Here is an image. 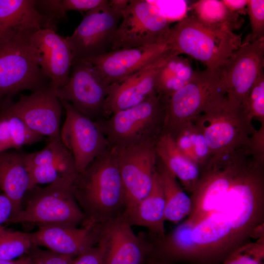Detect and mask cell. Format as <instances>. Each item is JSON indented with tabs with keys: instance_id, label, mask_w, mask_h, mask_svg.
<instances>
[{
	"instance_id": "6da1fadb",
	"label": "cell",
	"mask_w": 264,
	"mask_h": 264,
	"mask_svg": "<svg viewBox=\"0 0 264 264\" xmlns=\"http://www.w3.org/2000/svg\"><path fill=\"white\" fill-rule=\"evenodd\" d=\"M264 163L246 156L225 197L198 221L184 220L166 238L178 264H221L249 238L264 236Z\"/></svg>"
},
{
	"instance_id": "7a4b0ae2",
	"label": "cell",
	"mask_w": 264,
	"mask_h": 264,
	"mask_svg": "<svg viewBox=\"0 0 264 264\" xmlns=\"http://www.w3.org/2000/svg\"><path fill=\"white\" fill-rule=\"evenodd\" d=\"M72 191L85 215L84 223L100 225L123 215L126 197L113 148L110 147L77 174Z\"/></svg>"
},
{
	"instance_id": "3957f363",
	"label": "cell",
	"mask_w": 264,
	"mask_h": 264,
	"mask_svg": "<svg viewBox=\"0 0 264 264\" xmlns=\"http://www.w3.org/2000/svg\"><path fill=\"white\" fill-rule=\"evenodd\" d=\"M242 43L241 36L229 28L206 23L195 15L186 16L171 27L167 44L217 72Z\"/></svg>"
},
{
	"instance_id": "277c9868",
	"label": "cell",
	"mask_w": 264,
	"mask_h": 264,
	"mask_svg": "<svg viewBox=\"0 0 264 264\" xmlns=\"http://www.w3.org/2000/svg\"><path fill=\"white\" fill-rule=\"evenodd\" d=\"M34 32L20 33L0 42V111L11 105L20 92L53 87L39 66L32 40Z\"/></svg>"
},
{
	"instance_id": "5b68a950",
	"label": "cell",
	"mask_w": 264,
	"mask_h": 264,
	"mask_svg": "<svg viewBox=\"0 0 264 264\" xmlns=\"http://www.w3.org/2000/svg\"><path fill=\"white\" fill-rule=\"evenodd\" d=\"M168 98L155 92L141 103L96 122L110 146L118 149L156 142L163 132Z\"/></svg>"
},
{
	"instance_id": "8992f818",
	"label": "cell",
	"mask_w": 264,
	"mask_h": 264,
	"mask_svg": "<svg viewBox=\"0 0 264 264\" xmlns=\"http://www.w3.org/2000/svg\"><path fill=\"white\" fill-rule=\"evenodd\" d=\"M76 175L61 176L45 187L36 186L29 190L24 197H26L24 207H22L7 222L74 227L84 224L85 215L72 191V183Z\"/></svg>"
},
{
	"instance_id": "52a82bcc",
	"label": "cell",
	"mask_w": 264,
	"mask_h": 264,
	"mask_svg": "<svg viewBox=\"0 0 264 264\" xmlns=\"http://www.w3.org/2000/svg\"><path fill=\"white\" fill-rule=\"evenodd\" d=\"M226 100L217 72L207 68L195 71L185 86L168 98L163 132L173 136L183 125Z\"/></svg>"
},
{
	"instance_id": "ba28073f",
	"label": "cell",
	"mask_w": 264,
	"mask_h": 264,
	"mask_svg": "<svg viewBox=\"0 0 264 264\" xmlns=\"http://www.w3.org/2000/svg\"><path fill=\"white\" fill-rule=\"evenodd\" d=\"M128 1L106 0L86 13L73 33L65 38L74 59H89L111 51L122 10Z\"/></svg>"
},
{
	"instance_id": "9c48e42d",
	"label": "cell",
	"mask_w": 264,
	"mask_h": 264,
	"mask_svg": "<svg viewBox=\"0 0 264 264\" xmlns=\"http://www.w3.org/2000/svg\"><path fill=\"white\" fill-rule=\"evenodd\" d=\"M194 121L203 133L212 155L246 147L257 152L258 130L242 110H233L225 103Z\"/></svg>"
},
{
	"instance_id": "30bf717a",
	"label": "cell",
	"mask_w": 264,
	"mask_h": 264,
	"mask_svg": "<svg viewBox=\"0 0 264 264\" xmlns=\"http://www.w3.org/2000/svg\"><path fill=\"white\" fill-rule=\"evenodd\" d=\"M170 22L151 1L129 0L122 10L111 51L167 43Z\"/></svg>"
},
{
	"instance_id": "8fae6325",
	"label": "cell",
	"mask_w": 264,
	"mask_h": 264,
	"mask_svg": "<svg viewBox=\"0 0 264 264\" xmlns=\"http://www.w3.org/2000/svg\"><path fill=\"white\" fill-rule=\"evenodd\" d=\"M264 37L254 41L247 39L216 72L230 108L242 109L249 92L259 76L264 72Z\"/></svg>"
},
{
	"instance_id": "7c38bea8",
	"label": "cell",
	"mask_w": 264,
	"mask_h": 264,
	"mask_svg": "<svg viewBox=\"0 0 264 264\" xmlns=\"http://www.w3.org/2000/svg\"><path fill=\"white\" fill-rule=\"evenodd\" d=\"M110 87L91 63L74 59L68 82L57 89L56 95L61 101L68 102L77 111L97 122L105 118Z\"/></svg>"
},
{
	"instance_id": "4fadbf2b",
	"label": "cell",
	"mask_w": 264,
	"mask_h": 264,
	"mask_svg": "<svg viewBox=\"0 0 264 264\" xmlns=\"http://www.w3.org/2000/svg\"><path fill=\"white\" fill-rule=\"evenodd\" d=\"M155 142L114 149L126 200V209L145 198L152 190L156 173Z\"/></svg>"
},
{
	"instance_id": "5bb4252c",
	"label": "cell",
	"mask_w": 264,
	"mask_h": 264,
	"mask_svg": "<svg viewBox=\"0 0 264 264\" xmlns=\"http://www.w3.org/2000/svg\"><path fill=\"white\" fill-rule=\"evenodd\" d=\"M61 102L65 110L66 119L61 128L60 138L73 156L78 173H81L110 147L96 121L68 102Z\"/></svg>"
},
{
	"instance_id": "9a60e30c",
	"label": "cell",
	"mask_w": 264,
	"mask_h": 264,
	"mask_svg": "<svg viewBox=\"0 0 264 264\" xmlns=\"http://www.w3.org/2000/svg\"><path fill=\"white\" fill-rule=\"evenodd\" d=\"M57 89L50 87L22 95L8 107L33 132L48 141L61 139L60 121L63 105L56 95Z\"/></svg>"
},
{
	"instance_id": "2e32d148",
	"label": "cell",
	"mask_w": 264,
	"mask_h": 264,
	"mask_svg": "<svg viewBox=\"0 0 264 264\" xmlns=\"http://www.w3.org/2000/svg\"><path fill=\"white\" fill-rule=\"evenodd\" d=\"M104 242V264H143L151 250L147 237L136 235L123 215L99 225Z\"/></svg>"
},
{
	"instance_id": "e0dca14e",
	"label": "cell",
	"mask_w": 264,
	"mask_h": 264,
	"mask_svg": "<svg viewBox=\"0 0 264 264\" xmlns=\"http://www.w3.org/2000/svg\"><path fill=\"white\" fill-rule=\"evenodd\" d=\"M169 49L167 43H157L111 50L85 60L91 63L110 85L156 61Z\"/></svg>"
},
{
	"instance_id": "ac0fdd59",
	"label": "cell",
	"mask_w": 264,
	"mask_h": 264,
	"mask_svg": "<svg viewBox=\"0 0 264 264\" xmlns=\"http://www.w3.org/2000/svg\"><path fill=\"white\" fill-rule=\"evenodd\" d=\"M177 54L169 49L154 63L110 85L104 109V119L112 114L134 106L155 92L158 71L171 55Z\"/></svg>"
},
{
	"instance_id": "d6986e66",
	"label": "cell",
	"mask_w": 264,
	"mask_h": 264,
	"mask_svg": "<svg viewBox=\"0 0 264 264\" xmlns=\"http://www.w3.org/2000/svg\"><path fill=\"white\" fill-rule=\"evenodd\" d=\"M29 235L33 245L43 246L57 253L74 258L97 244L99 226L90 222L85 223L81 228L44 225Z\"/></svg>"
},
{
	"instance_id": "ffe728a7",
	"label": "cell",
	"mask_w": 264,
	"mask_h": 264,
	"mask_svg": "<svg viewBox=\"0 0 264 264\" xmlns=\"http://www.w3.org/2000/svg\"><path fill=\"white\" fill-rule=\"evenodd\" d=\"M38 50L39 64L52 86L57 89L68 82L74 58L64 38L51 28H42L32 35Z\"/></svg>"
},
{
	"instance_id": "44dd1931",
	"label": "cell",
	"mask_w": 264,
	"mask_h": 264,
	"mask_svg": "<svg viewBox=\"0 0 264 264\" xmlns=\"http://www.w3.org/2000/svg\"><path fill=\"white\" fill-rule=\"evenodd\" d=\"M42 28L54 29L37 10L35 0H0V42Z\"/></svg>"
},
{
	"instance_id": "7402d4cb",
	"label": "cell",
	"mask_w": 264,
	"mask_h": 264,
	"mask_svg": "<svg viewBox=\"0 0 264 264\" xmlns=\"http://www.w3.org/2000/svg\"><path fill=\"white\" fill-rule=\"evenodd\" d=\"M25 155V153L17 150L0 153V189L12 202V216L21 209L24 197L30 188Z\"/></svg>"
},
{
	"instance_id": "603a6c76",
	"label": "cell",
	"mask_w": 264,
	"mask_h": 264,
	"mask_svg": "<svg viewBox=\"0 0 264 264\" xmlns=\"http://www.w3.org/2000/svg\"><path fill=\"white\" fill-rule=\"evenodd\" d=\"M123 215L132 226L145 227L156 237L165 235V200L157 171L150 192Z\"/></svg>"
},
{
	"instance_id": "cb8c5ba5",
	"label": "cell",
	"mask_w": 264,
	"mask_h": 264,
	"mask_svg": "<svg viewBox=\"0 0 264 264\" xmlns=\"http://www.w3.org/2000/svg\"><path fill=\"white\" fill-rule=\"evenodd\" d=\"M155 149L157 157L183 189L192 194L200 179V168L179 150L169 134L162 133L155 142Z\"/></svg>"
},
{
	"instance_id": "d4e9b609",
	"label": "cell",
	"mask_w": 264,
	"mask_h": 264,
	"mask_svg": "<svg viewBox=\"0 0 264 264\" xmlns=\"http://www.w3.org/2000/svg\"><path fill=\"white\" fill-rule=\"evenodd\" d=\"M156 171L164 197L165 221L177 223L190 215L191 197L157 156Z\"/></svg>"
},
{
	"instance_id": "484cf974",
	"label": "cell",
	"mask_w": 264,
	"mask_h": 264,
	"mask_svg": "<svg viewBox=\"0 0 264 264\" xmlns=\"http://www.w3.org/2000/svg\"><path fill=\"white\" fill-rule=\"evenodd\" d=\"M195 72L188 58L174 54L166 60L158 71L155 92L169 97L185 86Z\"/></svg>"
},
{
	"instance_id": "4316f807",
	"label": "cell",
	"mask_w": 264,
	"mask_h": 264,
	"mask_svg": "<svg viewBox=\"0 0 264 264\" xmlns=\"http://www.w3.org/2000/svg\"><path fill=\"white\" fill-rule=\"evenodd\" d=\"M44 138L31 130L8 106L0 111V153L9 150H19Z\"/></svg>"
},
{
	"instance_id": "83f0119b",
	"label": "cell",
	"mask_w": 264,
	"mask_h": 264,
	"mask_svg": "<svg viewBox=\"0 0 264 264\" xmlns=\"http://www.w3.org/2000/svg\"><path fill=\"white\" fill-rule=\"evenodd\" d=\"M171 136L179 150L201 170L212 156L203 133L194 121L183 125Z\"/></svg>"
},
{
	"instance_id": "f1b7e54d",
	"label": "cell",
	"mask_w": 264,
	"mask_h": 264,
	"mask_svg": "<svg viewBox=\"0 0 264 264\" xmlns=\"http://www.w3.org/2000/svg\"><path fill=\"white\" fill-rule=\"evenodd\" d=\"M26 166L47 165L58 169L64 176L77 174L74 160L61 139L48 141L40 151L25 153Z\"/></svg>"
},
{
	"instance_id": "f546056e",
	"label": "cell",
	"mask_w": 264,
	"mask_h": 264,
	"mask_svg": "<svg viewBox=\"0 0 264 264\" xmlns=\"http://www.w3.org/2000/svg\"><path fill=\"white\" fill-rule=\"evenodd\" d=\"M194 14L202 21L225 26L233 31L243 22L240 15L230 11L222 0H202L193 5Z\"/></svg>"
},
{
	"instance_id": "4dcf8cb0",
	"label": "cell",
	"mask_w": 264,
	"mask_h": 264,
	"mask_svg": "<svg viewBox=\"0 0 264 264\" xmlns=\"http://www.w3.org/2000/svg\"><path fill=\"white\" fill-rule=\"evenodd\" d=\"M33 245L29 233L11 231L0 225V259L12 261L26 254Z\"/></svg>"
},
{
	"instance_id": "1f68e13d",
	"label": "cell",
	"mask_w": 264,
	"mask_h": 264,
	"mask_svg": "<svg viewBox=\"0 0 264 264\" xmlns=\"http://www.w3.org/2000/svg\"><path fill=\"white\" fill-rule=\"evenodd\" d=\"M264 260V239L247 242L233 251L221 264H262Z\"/></svg>"
},
{
	"instance_id": "d6a6232c",
	"label": "cell",
	"mask_w": 264,
	"mask_h": 264,
	"mask_svg": "<svg viewBox=\"0 0 264 264\" xmlns=\"http://www.w3.org/2000/svg\"><path fill=\"white\" fill-rule=\"evenodd\" d=\"M244 113L250 120L256 119L264 124V74L257 78L246 99L243 108Z\"/></svg>"
},
{
	"instance_id": "836d02e7",
	"label": "cell",
	"mask_w": 264,
	"mask_h": 264,
	"mask_svg": "<svg viewBox=\"0 0 264 264\" xmlns=\"http://www.w3.org/2000/svg\"><path fill=\"white\" fill-rule=\"evenodd\" d=\"M246 13L251 28V33L246 39L252 42L264 37V0H247Z\"/></svg>"
},
{
	"instance_id": "e575fe53",
	"label": "cell",
	"mask_w": 264,
	"mask_h": 264,
	"mask_svg": "<svg viewBox=\"0 0 264 264\" xmlns=\"http://www.w3.org/2000/svg\"><path fill=\"white\" fill-rule=\"evenodd\" d=\"M106 0H56V11L61 20L67 18L68 11H75L81 13L101 5Z\"/></svg>"
},
{
	"instance_id": "d590c367",
	"label": "cell",
	"mask_w": 264,
	"mask_h": 264,
	"mask_svg": "<svg viewBox=\"0 0 264 264\" xmlns=\"http://www.w3.org/2000/svg\"><path fill=\"white\" fill-rule=\"evenodd\" d=\"M27 254L33 264H72L73 258L49 250H43L33 245Z\"/></svg>"
},
{
	"instance_id": "8d00e7d4",
	"label": "cell",
	"mask_w": 264,
	"mask_h": 264,
	"mask_svg": "<svg viewBox=\"0 0 264 264\" xmlns=\"http://www.w3.org/2000/svg\"><path fill=\"white\" fill-rule=\"evenodd\" d=\"M160 12L170 22L173 20H181L186 16L187 6L183 0L151 1Z\"/></svg>"
},
{
	"instance_id": "74e56055",
	"label": "cell",
	"mask_w": 264,
	"mask_h": 264,
	"mask_svg": "<svg viewBox=\"0 0 264 264\" xmlns=\"http://www.w3.org/2000/svg\"><path fill=\"white\" fill-rule=\"evenodd\" d=\"M105 244L99 238L96 244L73 258L72 264H104Z\"/></svg>"
},
{
	"instance_id": "f35d334b",
	"label": "cell",
	"mask_w": 264,
	"mask_h": 264,
	"mask_svg": "<svg viewBox=\"0 0 264 264\" xmlns=\"http://www.w3.org/2000/svg\"><path fill=\"white\" fill-rule=\"evenodd\" d=\"M13 213L11 200L4 194H0V225L7 222Z\"/></svg>"
},
{
	"instance_id": "ab89813d",
	"label": "cell",
	"mask_w": 264,
	"mask_h": 264,
	"mask_svg": "<svg viewBox=\"0 0 264 264\" xmlns=\"http://www.w3.org/2000/svg\"><path fill=\"white\" fill-rule=\"evenodd\" d=\"M227 8L231 12L239 15L246 13L247 0H223Z\"/></svg>"
},
{
	"instance_id": "60d3db41",
	"label": "cell",
	"mask_w": 264,
	"mask_h": 264,
	"mask_svg": "<svg viewBox=\"0 0 264 264\" xmlns=\"http://www.w3.org/2000/svg\"><path fill=\"white\" fill-rule=\"evenodd\" d=\"M20 260V264H33L32 260L28 254L22 256Z\"/></svg>"
},
{
	"instance_id": "b9f144b4",
	"label": "cell",
	"mask_w": 264,
	"mask_h": 264,
	"mask_svg": "<svg viewBox=\"0 0 264 264\" xmlns=\"http://www.w3.org/2000/svg\"><path fill=\"white\" fill-rule=\"evenodd\" d=\"M0 264H20V259L17 261H8L0 259Z\"/></svg>"
},
{
	"instance_id": "7bdbcfd3",
	"label": "cell",
	"mask_w": 264,
	"mask_h": 264,
	"mask_svg": "<svg viewBox=\"0 0 264 264\" xmlns=\"http://www.w3.org/2000/svg\"><path fill=\"white\" fill-rule=\"evenodd\" d=\"M143 264H169L160 262L155 261L149 259H146Z\"/></svg>"
},
{
	"instance_id": "ee69618b",
	"label": "cell",
	"mask_w": 264,
	"mask_h": 264,
	"mask_svg": "<svg viewBox=\"0 0 264 264\" xmlns=\"http://www.w3.org/2000/svg\"><path fill=\"white\" fill-rule=\"evenodd\" d=\"M262 264H264V263H263Z\"/></svg>"
}]
</instances>
